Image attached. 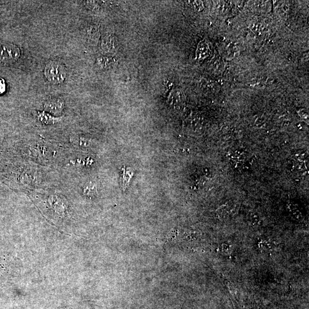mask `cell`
<instances>
[{
  "label": "cell",
  "mask_w": 309,
  "mask_h": 309,
  "mask_svg": "<svg viewBox=\"0 0 309 309\" xmlns=\"http://www.w3.org/2000/svg\"><path fill=\"white\" fill-rule=\"evenodd\" d=\"M46 79L52 84L59 85L66 79L67 72L65 66L59 62L53 61L46 64L44 71Z\"/></svg>",
  "instance_id": "6da1fadb"
},
{
  "label": "cell",
  "mask_w": 309,
  "mask_h": 309,
  "mask_svg": "<svg viewBox=\"0 0 309 309\" xmlns=\"http://www.w3.org/2000/svg\"><path fill=\"white\" fill-rule=\"evenodd\" d=\"M192 4L193 5V7H194V9L196 11H201L204 8L203 3L202 1H192Z\"/></svg>",
  "instance_id": "52a82bcc"
},
{
  "label": "cell",
  "mask_w": 309,
  "mask_h": 309,
  "mask_svg": "<svg viewBox=\"0 0 309 309\" xmlns=\"http://www.w3.org/2000/svg\"><path fill=\"white\" fill-rule=\"evenodd\" d=\"M222 249L223 251L225 253H228L229 251V245L227 243H223L222 245Z\"/></svg>",
  "instance_id": "9c48e42d"
},
{
  "label": "cell",
  "mask_w": 309,
  "mask_h": 309,
  "mask_svg": "<svg viewBox=\"0 0 309 309\" xmlns=\"http://www.w3.org/2000/svg\"><path fill=\"white\" fill-rule=\"evenodd\" d=\"M20 50L16 45L5 44L0 46V61L11 64L17 61L20 57Z\"/></svg>",
  "instance_id": "7a4b0ae2"
},
{
  "label": "cell",
  "mask_w": 309,
  "mask_h": 309,
  "mask_svg": "<svg viewBox=\"0 0 309 309\" xmlns=\"http://www.w3.org/2000/svg\"><path fill=\"white\" fill-rule=\"evenodd\" d=\"M85 2L87 7H89V9L96 10L99 7V4L96 1H86Z\"/></svg>",
  "instance_id": "ba28073f"
},
{
  "label": "cell",
  "mask_w": 309,
  "mask_h": 309,
  "mask_svg": "<svg viewBox=\"0 0 309 309\" xmlns=\"http://www.w3.org/2000/svg\"><path fill=\"white\" fill-rule=\"evenodd\" d=\"M183 100V94L181 90L175 89L172 90L168 97V104L176 107L178 106Z\"/></svg>",
  "instance_id": "5b68a950"
},
{
  "label": "cell",
  "mask_w": 309,
  "mask_h": 309,
  "mask_svg": "<svg viewBox=\"0 0 309 309\" xmlns=\"http://www.w3.org/2000/svg\"><path fill=\"white\" fill-rule=\"evenodd\" d=\"M97 64L102 68H108L111 66L113 63V60L109 57L101 56L97 59Z\"/></svg>",
  "instance_id": "8992f818"
},
{
  "label": "cell",
  "mask_w": 309,
  "mask_h": 309,
  "mask_svg": "<svg viewBox=\"0 0 309 309\" xmlns=\"http://www.w3.org/2000/svg\"><path fill=\"white\" fill-rule=\"evenodd\" d=\"M101 48L103 51L109 55H112L118 48V41L115 36L112 35H106L102 38Z\"/></svg>",
  "instance_id": "3957f363"
},
{
  "label": "cell",
  "mask_w": 309,
  "mask_h": 309,
  "mask_svg": "<svg viewBox=\"0 0 309 309\" xmlns=\"http://www.w3.org/2000/svg\"><path fill=\"white\" fill-rule=\"evenodd\" d=\"M64 103L58 98H51L46 101L44 104L45 111L55 115L59 114L63 111Z\"/></svg>",
  "instance_id": "277c9868"
}]
</instances>
